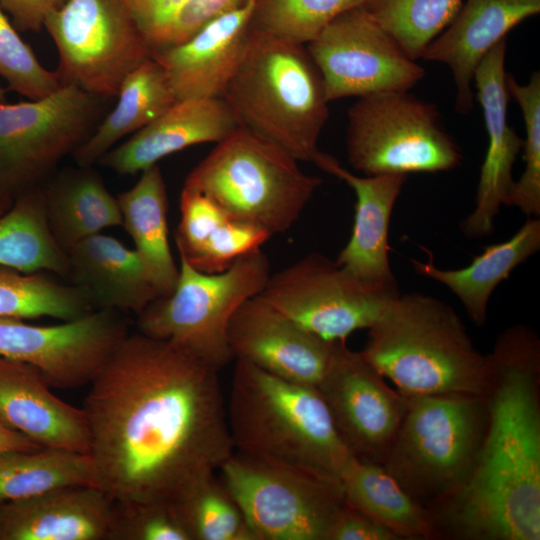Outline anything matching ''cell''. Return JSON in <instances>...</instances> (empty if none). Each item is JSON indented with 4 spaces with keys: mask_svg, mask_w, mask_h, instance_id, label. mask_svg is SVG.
<instances>
[{
    "mask_svg": "<svg viewBox=\"0 0 540 540\" xmlns=\"http://www.w3.org/2000/svg\"><path fill=\"white\" fill-rule=\"evenodd\" d=\"M219 370L171 342L128 334L83 406L98 487L112 499L170 503L233 454Z\"/></svg>",
    "mask_w": 540,
    "mask_h": 540,
    "instance_id": "cell-1",
    "label": "cell"
},
{
    "mask_svg": "<svg viewBox=\"0 0 540 540\" xmlns=\"http://www.w3.org/2000/svg\"><path fill=\"white\" fill-rule=\"evenodd\" d=\"M487 411L467 482L429 509L439 539H540V340L526 325L500 333L486 355Z\"/></svg>",
    "mask_w": 540,
    "mask_h": 540,
    "instance_id": "cell-2",
    "label": "cell"
},
{
    "mask_svg": "<svg viewBox=\"0 0 540 540\" xmlns=\"http://www.w3.org/2000/svg\"><path fill=\"white\" fill-rule=\"evenodd\" d=\"M227 420L234 450L340 482L353 457L316 386L236 359Z\"/></svg>",
    "mask_w": 540,
    "mask_h": 540,
    "instance_id": "cell-3",
    "label": "cell"
},
{
    "mask_svg": "<svg viewBox=\"0 0 540 540\" xmlns=\"http://www.w3.org/2000/svg\"><path fill=\"white\" fill-rule=\"evenodd\" d=\"M239 126L323 169L332 156L318 140L329 117L322 76L306 45L250 29L222 97Z\"/></svg>",
    "mask_w": 540,
    "mask_h": 540,
    "instance_id": "cell-4",
    "label": "cell"
},
{
    "mask_svg": "<svg viewBox=\"0 0 540 540\" xmlns=\"http://www.w3.org/2000/svg\"><path fill=\"white\" fill-rule=\"evenodd\" d=\"M362 356L404 395H481L486 356L455 310L422 293L398 294L368 328Z\"/></svg>",
    "mask_w": 540,
    "mask_h": 540,
    "instance_id": "cell-5",
    "label": "cell"
},
{
    "mask_svg": "<svg viewBox=\"0 0 540 540\" xmlns=\"http://www.w3.org/2000/svg\"><path fill=\"white\" fill-rule=\"evenodd\" d=\"M298 162L275 142L239 126L191 170L183 188L272 236L294 225L322 184Z\"/></svg>",
    "mask_w": 540,
    "mask_h": 540,
    "instance_id": "cell-6",
    "label": "cell"
},
{
    "mask_svg": "<svg viewBox=\"0 0 540 540\" xmlns=\"http://www.w3.org/2000/svg\"><path fill=\"white\" fill-rule=\"evenodd\" d=\"M407 407L384 468L428 510L471 476L484 436L483 395H405Z\"/></svg>",
    "mask_w": 540,
    "mask_h": 540,
    "instance_id": "cell-7",
    "label": "cell"
},
{
    "mask_svg": "<svg viewBox=\"0 0 540 540\" xmlns=\"http://www.w3.org/2000/svg\"><path fill=\"white\" fill-rule=\"evenodd\" d=\"M270 275L261 248L217 273L198 271L180 258L174 290L137 315L139 333L171 342L220 371L234 359L227 341L233 315L260 294Z\"/></svg>",
    "mask_w": 540,
    "mask_h": 540,
    "instance_id": "cell-8",
    "label": "cell"
},
{
    "mask_svg": "<svg viewBox=\"0 0 540 540\" xmlns=\"http://www.w3.org/2000/svg\"><path fill=\"white\" fill-rule=\"evenodd\" d=\"M347 158L366 176L436 173L456 168L460 147L437 107L408 91L359 97L348 109Z\"/></svg>",
    "mask_w": 540,
    "mask_h": 540,
    "instance_id": "cell-9",
    "label": "cell"
},
{
    "mask_svg": "<svg viewBox=\"0 0 540 540\" xmlns=\"http://www.w3.org/2000/svg\"><path fill=\"white\" fill-rule=\"evenodd\" d=\"M104 101L63 84L37 100L0 103V189L13 198L43 185L96 128Z\"/></svg>",
    "mask_w": 540,
    "mask_h": 540,
    "instance_id": "cell-10",
    "label": "cell"
},
{
    "mask_svg": "<svg viewBox=\"0 0 540 540\" xmlns=\"http://www.w3.org/2000/svg\"><path fill=\"white\" fill-rule=\"evenodd\" d=\"M257 540H325L341 482L234 450L218 470Z\"/></svg>",
    "mask_w": 540,
    "mask_h": 540,
    "instance_id": "cell-11",
    "label": "cell"
},
{
    "mask_svg": "<svg viewBox=\"0 0 540 540\" xmlns=\"http://www.w3.org/2000/svg\"><path fill=\"white\" fill-rule=\"evenodd\" d=\"M44 28L57 49L61 85L102 99L116 97L126 76L152 57L125 0H66Z\"/></svg>",
    "mask_w": 540,
    "mask_h": 540,
    "instance_id": "cell-12",
    "label": "cell"
},
{
    "mask_svg": "<svg viewBox=\"0 0 540 540\" xmlns=\"http://www.w3.org/2000/svg\"><path fill=\"white\" fill-rule=\"evenodd\" d=\"M258 295L300 328L328 342H346L356 330L371 327L395 297L369 288L318 253L271 274Z\"/></svg>",
    "mask_w": 540,
    "mask_h": 540,
    "instance_id": "cell-13",
    "label": "cell"
},
{
    "mask_svg": "<svg viewBox=\"0 0 540 540\" xmlns=\"http://www.w3.org/2000/svg\"><path fill=\"white\" fill-rule=\"evenodd\" d=\"M328 101L409 91L425 70L365 11L351 8L333 19L306 45Z\"/></svg>",
    "mask_w": 540,
    "mask_h": 540,
    "instance_id": "cell-14",
    "label": "cell"
},
{
    "mask_svg": "<svg viewBox=\"0 0 540 540\" xmlns=\"http://www.w3.org/2000/svg\"><path fill=\"white\" fill-rule=\"evenodd\" d=\"M121 312H94L57 325L0 317V356L38 368L52 388H78L93 380L128 335Z\"/></svg>",
    "mask_w": 540,
    "mask_h": 540,
    "instance_id": "cell-15",
    "label": "cell"
},
{
    "mask_svg": "<svg viewBox=\"0 0 540 540\" xmlns=\"http://www.w3.org/2000/svg\"><path fill=\"white\" fill-rule=\"evenodd\" d=\"M334 425L353 457L383 464L401 425L407 398L362 356L338 342L317 385Z\"/></svg>",
    "mask_w": 540,
    "mask_h": 540,
    "instance_id": "cell-16",
    "label": "cell"
},
{
    "mask_svg": "<svg viewBox=\"0 0 540 540\" xmlns=\"http://www.w3.org/2000/svg\"><path fill=\"white\" fill-rule=\"evenodd\" d=\"M227 341L233 358L283 379L316 387L338 343L300 328L259 295L237 309L228 326Z\"/></svg>",
    "mask_w": 540,
    "mask_h": 540,
    "instance_id": "cell-17",
    "label": "cell"
},
{
    "mask_svg": "<svg viewBox=\"0 0 540 540\" xmlns=\"http://www.w3.org/2000/svg\"><path fill=\"white\" fill-rule=\"evenodd\" d=\"M506 47L505 38L485 55L474 74L488 146L480 168L475 208L461 222L462 232L472 239L485 237L493 231L495 217L515 181L512 170L523 147V139L507 120L510 95L506 84Z\"/></svg>",
    "mask_w": 540,
    "mask_h": 540,
    "instance_id": "cell-18",
    "label": "cell"
},
{
    "mask_svg": "<svg viewBox=\"0 0 540 540\" xmlns=\"http://www.w3.org/2000/svg\"><path fill=\"white\" fill-rule=\"evenodd\" d=\"M255 2L216 16L184 42L152 54L177 100L222 97L244 53Z\"/></svg>",
    "mask_w": 540,
    "mask_h": 540,
    "instance_id": "cell-19",
    "label": "cell"
},
{
    "mask_svg": "<svg viewBox=\"0 0 540 540\" xmlns=\"http://www.w3.org/2000/svg\"><path fill=\"white\" fill-rule=\"evenodd\" d=\"M325 172L345 181L355 192L351 235L336 264L357 280L389 297L399 294L389 260L388 232L392 211L406 180L403 174L357 176L333 158Z\"/></svg>",
    "mask_w": 540,
    "mask_h": 540,
    "instance_id": "cell-20",
    "label": "cell"
},
{
    "mask_svg": "<svg viewBox=\"0 0 540 540\" xmlns=\"http://www.w3.org/2000/svg\"><path fill=\"white\" fill-rule=\"evenodd\" d=\"M41 371L0 356V424L44 448L89 452V431L82 408L52 391Z\"/></svg>",
    "mask_w": 540,
    "mask_h": 540,
    "instance_id": "cell-21",
    "label": "cell"
},
{
    "mask_svg": "<svg viewBox=\"0 0 540 540\" xmlns=\"http://www.w3.org/2000/svg\"><path fill=\"white\" fill-rule=\"evenodd\" d=\"M540 12V0H466L422 57L447 65L453 75L455 109H473L472 83L485 55L516 25Z\"/></svg>",
    "mask_w": 540,
    "mask_h": 540,
    "instance_id": "cell-22",
    "label": "cell"
},
{
    "mask_svg": "<svg viewBox=\"0 0 540 540\" xmlns=\"http://www.w3.org/2000/svg\"><path fill=\"white\" fill-rule=\"evenodd\" d=\"M238 127L220 97L177 100L127 141L110 149L98 163L119 175H135L193 145L218 143Z\"/></svg>",
    "mask_w": 540,
    "mask_h": 540,
    "instance_id": "cell-23",
    "label": "cell"
},
{
    "mask_svg": "<svg viewBox=\"0 0 540 540\" xmlns=\"http://www.w3.org/2000/svg\"><path fill=\"white\" fill-rule=\"evenodd\" d=\"M114 499L67 486L0 505V540H109Z\"/></svg>",
    "mask_w": 540,
    "mask_h": 540,
    "instance_id": "cell-24",
    "label": "cell"
},
{
    "mask_svg": "<svg viewBox=\"0 0 540 540\" xmlns=\"http://www.w3.org/2000/svg\"><path fill=\"white\" fill-rule=\"evenodd\" d=\"M69 279L80 287L95 310L140 314L161 297L134 249L98 233L67 252Z\"/></svg>",
    "mask_w": 540,
    "mask_h": 540,
    "instance_id": "cell-25",
    "label": "cell"
},
{
    "mask_svg": "<svg viewBox=\"0 0 540 540\" xmlns=\"http://www.w3.org/2000/svg\"><path fill=\"white\" fill-rule=\"evenodd\" d=\"M47 223L67 254L82 240L122 226L118 202L93 166L66 168L42 185Z\"/></svg>",
    "mask_w": 540,
    "mask_h": 540,
    "instance_id": "cell-26",
    "label": "cell"
},
{
    "mask_svg": "<svg viewBox=\"0 0 540 540\" xmlns=\"http://www.w3.org/2000/svg\"><path fill=\"white\" fill-rule=\"evenodd\" d=\"M540 249V220L528 217L506 241L485 246L484 251L460 269H441L433 256L422 262L411 260L415 271L445 285L460 300L470 319L478 326L487 320L488 304L496 287L513 270Z\"/></svg>",
    "mask_w": 540,
    "mask_h": 540,
    "instance_id": "cell-27",
    "label": "cell"
},
{
    "mask_svg": "<svg viewBox=\"0 0 540 540\" xmlns=\"http://www.w3.org/2000/svg\"><path fill=\"white\" fill-rule=\"evenodd\" d=\"M122 226L132 238L141 262L162 296L169 295L179 277L168 237V196L159 166L141 172L137 183L116 197Z\"/></svg>",
    "mask_w": 540,
    "mask_h": 540,
    "instance_id": "cell-28",
    "label": "cell"
},
{
    "mask_svg": "<svg viewBox=\"0 0 540 540\" xmlns=\"http://www.w3.org/2000/svg\"><path fill=\"white\" fill-rule=\"evenodd\" d=\"M115 107L72 153L78 166H93L123 137L150 124L177 98L164 69L152 57L131 71L121 83Z\"/></svg>",
    "mask_w": 540,
    "mask_h": 540,
    "instance_id": "cell-29",
    "label": "cell"
},
{
    "mask_svg": "<svg viewBox=\"0 0 540 540\" xmlns=\"http://www.w3.org/2000/svg\"><path fill=\"white\" fill-rule=\"evenodd\" d=\"M340 482L346 504L386 527L398 539H439L430 511L410 496L382 464L352 457Z\"/></svg>",
    "mask_w": 540,
    "mask_h": 540,
    "instance_id": "cell-30",
    "label": "cell"
},
{
    "mask_svg": "<svg viewBox=\"0 0 540 540\" xmlns=\"http://www.w3.org/2000/svg\"><path fill=\"white\" fill-rule=\"evenodd\" d=\"M0 266L23 273L49 271L69 278L67 254L47 223L42 185L18 195L0 217Z\"/></svg>",
    "mask_w": 540,
    "mask_h": 540,
    "instance_id": "cell-31",
    "label": "cell"
},
{
    "mask_svg": "<svg viewBox=\"0 0 540 540\" xmlns=\"http://www.w3.org/2000/svg\"><path fill=\"white\" fill-rule=\"evenodd\" d=\"M76 485L98 487L88 453L44 447L0 453V505Z\"/></svg>",
    "mask_w": 540,
    "mask_h": 540,
    "instance_id": "cell-32",
    "label": "cell"
},
{
    "mask_svg": "<svg viewBox=\"0 0 540 540\" xmlns=\"http://www.w3.org/2000/svg\"><path fill=\"white\" fill-rule=\"evenodd\" d=\"M169 504L189 540H257L240 506L215 472L193 482Z\"/></svg>",
    "mask_w": 540,
    "mask_h": 540,
    "instance_id": "cell-33",
    "label": "cell"
},
{
    "mask_svg": "<svg viewBox=\"0 0 540 540\" xmlns=\"http://www.w3.org/2000/svg\"><path fill=\"white\" fill-rule=\"evenodd\" d=\"M94 311L85 292L75 284L59 283L41 272L23 273L0 266V317L71 321Z\"/></svg>",
    "mask_w": 540,
    "mask_h": 540,
    "instance_id": "cell-34",
    "label": "cell"
},
{
    "mask_svg": "<svg viewBox=\"0 0 540 540\" xmlns=\"http://www.w3.org/2000/svg\"><path fill=\"white\" fill-rule=\"evenodd\" d=\"M462 4L463 0H364L361 6L416 61Z\"/></svg>",
    "mask_w": 540,
    "mask_h": 540,
    "instance_id": "cell-35",
    "label": "cell"
},
{
    "mask_svg": "<svg viewBox=\"0 0 540 540\" xmlns=\"http://www.w3.org/2000/svg\"><path fill=\"white\" fill-rule=\"evenodd\" d=\"M154 52L180 44L216 16L248 0H125Z\"/></svg>",
    "mask_w": 540,
    "mask_h": 540,
    "instance_id": "cell-36",
    "label": "cell"
},
{
    "mask_svg": "<svg viewBox=\"0 0 540 540\" xmlns=\"http://www.w3.org/2000/svg\"><path fill=\"white\" fill-rule=\"evenodd\" d=\"M364 0H256L250 29L307 45L341 13Z\"/></svg>",
    "mask_w": 540,
    "mask_h": 540,
    "instance_id": "cell-37",
    "label": "cell"
},
{
    "mask_svg": "<svg viewBox=\"0 0 540 540\" xmlns=\"http://www.w3.org/2000/svg\"><path fill=\"white\" fill-rule=\"evenodd\" d=\"M509 95L519 105L525 125L523 160L525 168L514 181L505 206L519 208L528 217L540 215V73L534 72L526 84H519L510 73L506 75Z\"/></svg>",
    "mask_w": 540,
    "mask_h": 540,
    "instance_id": "cell-38",
    "label": "cell"
},
{
    "mask_svg": "<svg viewBox=\"0 0 540 540\" xmlns=\"http://www.w3.org/2000/svg\"><path fill=\"white\" fill-rule=\"evenodd\" d=\"M0 76L14 92L30 100L43 98L60 86L56 71L46 69L0 7Z\"/></svg>",
    "mask_w": 540,
    "mask_h": 540,
    "instance_id": "cell-39",
    "label": "cell"
},
{
    "mask_svg": "<svg viewBox=\"0 0 540 540\" xmlns=\"http://www.w3.org/2000/svg\"><path fill=\"white\" fill-rule=\"evenodd\" d=\"M109 540H189L169 503L114 500Z\"/></svg>",
    "mask_w": 540,
    "mask_h": 540,
    "instance_id": "cell-40",
    "label": "cell"
},
{
    "mask_svg": "<svg viewBox=\"0 0 540 540\" xmlns=\"http://www.w3.org/2000/svg\"><path fill=\"white\" fill-rule=\"evenodd\" d=\"M325 540H398L386 527L344 504L332 520Z\"/></svg>",
    "mask_w": 540,
    "mask_h": 540,
    "instance_id": "cell-41",
    "label": "cell"
},
{
    "mask_svg": "<svg viewBox=\"0 0 540 540\" xmlns=\"http://www.w3.org/2000/svg\"><path fill=\"white\" fill-rule=\"evenodd\" d=\"M66 0H0V7L7 11L15 26L23 31H39L47 18Z\"/></svg>",
    "mask_w": 540,
    "mask_h": 540,
    "instance_id": "cell-42",
    "label": "cell"
},
{
    "mask_svg": "<svg viewBox=\"0 0 540 540\" xmlns=\"http://www.w3.org/2000/svg\"><path fill=\"white\" fill-rule=\"evenodd\" d=\"M39 445L32 442L21 433L0 424V453L12 450H36Z\"/></svg>",
    "mask_w": 540,
    "mask_h": 540,
    "instance_id": "cell-43",
    "label": "cell"
},
{
    "mask_svg": "<svg viewBox=\"0 0 540 540\" xmlns=\"http://www.w3.org/2000/svg\"><path fill=\"white\" fill-rule=\"evenodd\" d=\"M13 200L0 189V217L12 206Z\"/></svg>",
    "mask_w": 540,
    "mask_h": 540,
    "instance_id": "cell-44",
    "label": "cell"
},
{
    "mask_svg": "<svg viewBox=\"0 0 540 540\" xmlns=\"http://www.w3.org/2000/svg\"><path fill=\"white\" fill-rule=\"evenodd\" d=\"M6 101V90L0 87V103H5Z\"/></svg>",
    "mask_w": 540,
    "mask_h": 540,
    "instance_id": "cell-45",
    "label": "cell"
}]
</instances>
